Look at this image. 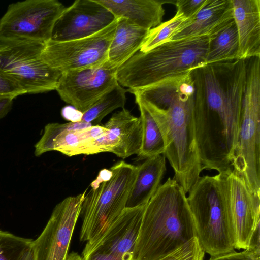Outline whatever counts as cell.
<instances>
[{
  "label": "cell",
  "mask_w": 260,
  "mask_h": 260,
  "mask_svg": "<svg viewBox=\"0 0 260 260\" xmlns=\"http://www.w3.org/2000/svg\"><path fill=\"white\" fill-rule=\"evenodd\" d=\"M141 99L162 136L167 158L174 172L173 179L188 193L203 170L196 142L194 81L181 89L169 88L148 103Z\"/></svg>",
  "instance_id": "cell-1"
},
{
  "label": "cell",
  "mask_w": 260,
  "mask_h": 260,
  "mask_svg": "<svg viewBox=\"0 0 260 260\" xmlns=\"http://www.w3.org/2000/svg\"><path fill=\"white\" fill-rule=\"evenodd\" d=\"M196 237L182 187L168 178L147 203L137 239L135 260H159Z\"/></svg>",
  "instance_id": "cell-2"
},
{
  "label": "cell",
  "mask_w": 260,
  "mask_h": 260,
  "mask_svg": "<svg viewBox=\"0 0 260 260\" xmlns=\"http://www.w3.org/2000/svg\"><path fill=\"white\" fill-rule=\"evenodd\" d=\"M210 37L201 36L169 41L146 52H137L117 70L118 83L137 90L165 78L202 68Z\"/></svg>",
  "instance_id": "cell-3"
},
{
  "label": "cell",
  "mask_w": 260,
  "mask_h": 260,
  "mask_svg": "<svg viewBox=\"0 0 260 260\" xmlns=\"http://www.w3.org/2000/svg\"><path fill=\"white\" fill-rule=\"evenodd\" d=\"M229 170L200 176L187 197L196 237L211 256L235 251V231L228 194Z\"/></svg>",
  "instance_id": "cell-4"
},
{
  "label": "cell",
  "mask_w": 260,
  "mask_h": 260,
  "mask_svg": "<svg viewBox=\"0 0 260 260\" xmlns=\"http://www.w3.org/2000/svg\"><path fill=\"white\" fill-rule=\"evenodd\" d=\"M137 166L120 161L110 169L101 170L85 193L80 239L85 247L97 242L126 208L137 175Z\"/></svg>",
  "instance_id": "cell-5"
},
{
  "label": "cell",
  "mask_w": 260,
  "mask_h": 260,
  "mask_svg": "<svg viewBox=\"0 0 260 260\" xmlns=\"http://www.w3.org/2000/svg\"><path fill=\"white\" fill-rule=\"evenodd\" d=\"M232 170L260 197V57L249 59Z\"/></svg>",
  "instance_id": "cell-6"
},
{
  "label": "cell",
  "mask_w": 260,
  "mask_h": 260,
  "mask_svg": "<svg viewBox=\"0 0 260 260\" xmlns=\"http://www.w3.org/2000/svg\"><path fill=\"white\" fill-rule=\"evenodd\" d=\"M45 43L0 35V73L29 94L55 90L61 73L43 58Z\"/></svg>",
  "instance_id": "cell-7"
},
{
  "label": "cell",
  "mask_w": 260,
  "mask_h": 260,
  "mask_svg": "<svg viewBox=\"0 0 260 260\" xmlns=\"http://www.w3.org/2000/svg\"><path fill=\"white\" fill-rule=\"evenodd\" d=\"M117 23L116 18L101 31L85 38L62 42L50 40L45 44L43 58L61 73L101 66L107 60Z\"/></svg>",
  "instance_id": "cell-8"
},
{
  "label": "cell",
  "mask_w": 260,
  "mask_h": 260,
  "mask_svg": "<svg viewBox=\"0 0 260 260\" xmlns=\"http://www.w3.org/2000/svg\"><path fill=\"white\" fill-rule=\"evenodd\" d=\"M66 7L57 0H26L9 5L0 19V35L46 43Z\"/></svg>",
  "instance_id": "cell-9"
},
{
  "label": "cell",
  "mask_w": 260,
  "mask_h": 260,
  "mask_svg": "<svg viewBox=\"0 0 260 260\" xmlns=\"http://www.w3.org/2000/svg\"><path fill=\"white\" fill-rule=\"evenodd\" d=\"M87 190L55 206L41 234L32 241L34 260H66Z\"/></svg>",
  "instance_id": "cell-10"
},
{
  "label": "cell",
  "mask_w": 260,
  "mask_h": 260,
  "mask_svg": "<svg viewBox=\"0 0 260 260\" xmlns=\"http://www.w3.org/2000/svg\"><path fill=\"white\" fill-rule=\"evenodd\" d=\"M116 72L106 61L94 68L63 72L55 90L63 101L83 114L118 83Z\"/></svg>",
  "instance_id": "cell-11"
},
{
  "label": "cell",
  "mask_w": 260,
  "mask_h": 260,
  "mask_svg": "<svg viewBox=\"0 0 260 260\" xmlns=\"http://www.w3.org/2000/svg\"><path fill=\"white\" fill-rule=\"evenodd\" d=\"M147 204L126 208L97 242L84 247L82 260H135L136 245Z\"/></svg>",
  "instance_id": "cell-12"
},
{
  "label": "cell",
  "mask_w": 260,
  "mask_h": 260,
  "mask_svg": "<svg viewBox=\"0 0 260 260\" xmlns=\"http://www.w3.org/2000/svg\"><path fill=\"white\" fill-rule=\"evenodd\" d=\"M106 134L86 144L79 154L111 152L123 159L139 153L142 141V125L140 117L127 109L113 114L104 125Z\"/></svg>",
  "instance_id": "cell-13"
},
{
  "label": "cell",
  "mask_w": 260,
  "mask_h": 260,
  "mask_svg": "<svg viewBox=\"0 0 260 260\" xmlns=\"http://www.w3.org/2000/svg\"><path fill=\"white\" fill-rule=\"evenodd\" d=\"M115 19L96 0H76L66 8L56 21L51 40L62 42L85 38L101 31Z\"/></svg>",
  "instance_id": "cell-14"
},
{
  "label": "cell",
  "mask_w": 260,
  "mask_h": 260,
  "mask_svg": "<svg viewBox=\"0 0 260 260\" xmlns=\"http://www.w3.org/2000/svg\"><path fill=\"white\" fill-rule=\"evenodd\" d=\"M228 194L235 231V249L245 250L255 226L260 222V197L233 170L228 173Z\"/></svg>",
  "instance_id": "cell-15"
},
{
  "label": "cell",
  "mask_w": 260,
  "mask_h": 260,
  "mask_svg": "<svg viewBox=\"0 0 260 260\" xmlns=\"http://www.w3.org/2000/svg\"><path fill=\"white\" fill-rule=\"evenodd\" d=\"M239 39L237 60L260 57V0H232Z\"/></svg>",
  "instance_id": "cell-16"
},
{
  "label": "cell",
  "mask_w": 260,
  "mask_h": 260,
  "mask_svg": "<svg viewBox=\"0 0 260 260\" xmlns=\"http://www.w3.org/2000/svg\"><path fill=\"white\" fill-rule=\"evenodd\" d=\"M116 18H124L135 25L150 30L162 23L163 5L172 1L158 0H96Z\"/></svg>",
  "instance_id": "cell-17"
},
{
  "label": "cell",
  "mask_w": 260,
  "mask_h": 260,
  "mask_svg": "<svg viewBox=\"0 0 260 260\" xmlns=\"http://www.w3.org/2000/svg\"><path fill=\"white\" fill-rule=\"evenodd\" d=\"M233 19L232 0H208L191 22L170 41L213 36Z\"/></svg>",
  "instance_id": "cell-18"
},
{
  "label": "cell",
  "mask_w": 260,
  "mask_h": 260,
  "mask_svg": "<svg viewBox=\"0 0 260 260\" xmlns=\"http://www.w3.org/2000/svg\"><path fill=\"white\" fill-rule=\"evenodd\" d=\"M136 177L129 192L126 208L147 204L159 187L167 170L166 157L157 155L137 166Z\"/></svg>",
  "instance_id": "cell-19"
},
{
  "label": "cell",
  "mask_w": 260,
  "mask_h": 260,
  "mask_svg": "<svg viewBox=\"0 0 260 260\" xmlns=\"http://www.w3.org/2000/svg\"><path fill=\"white\" fill-rule=\"evenodd\" d=\"M148 31L124 18H117L116 29L109 48L107 62L117 70L140 50Z\"/></svg>",
  "instance_id": "cell-20"
},
{
  "label": "cell",
  "mask_w": 260,
  "mask_h": 260,
  "mask_svg": "<svg viewBox=\"0 0 260 260\" xmlns=\"http://www.w3.org/2000/svg\"><path fill=\"white\" fill-rule=\"evenodd\" d=\"M107 131L104 125L98 124L82 129L63 132L47 146L45 153L57 151L68 156L77 155L86 144L106 134Z\"/></svg>",
  "instance_id": "cell-21"
},
{
  "label": "cell",
  "mask_w": 260,
  "mask_h": 260,
  "mask_svg": "<svg viewBox=\"0 0 260 260\" xmlns=\"http://www.w3.org/2000/svg\"><path fill=\"white\" fill-rule=\"evenodd\" d=\"M239 50L238 31L234 19L210 37L206 65L223 61L237 60Z\"/></svg>",
  "instance_id": "cell-22"
},
{
  "label": "cell",
  "mask_w": 260,
  "mask_h": 260,
  "mask_svg": "<svg viewBox=\"0 0 260 260\" xmlns=\"http://www.w3.org/2000/svg\"><path fill=\"white\" fill-rule=\"evenodd\" d=\"M133 94L139 107L142 125V145L137 155L138 160H144L157 155L164 154L165 145L158 125L140 98L136 93Z\"/></svg>",
  "instance_id": "cell-23"
},
{
  "label": "cell",
  "mask_w": 260,
  "mask_h": 260,
  "mask_svg": "<svg viewBox=\"0 0 260 260\" xmlns=\"http://www.w3.org/2000/svg\"><path fill=\"white\" fill-rule=\"evenodd\" d=\"M127 92V89L117 83L82 114L80 120L92 125L99 124L102 120L113 110L123 108Z\"/></svg>",
  "instance_id": "cell-24"
},
{
  "label": "cell",
  "mask_w": 260,
  "mask_h": 260,
  "mask_svg": "<svg viewBox=\"0 0 260 260\" xmlns=\"http://www.w3.org/2000/svg\"><path fill=\"white\" fill-rule=\"evenodd\" d=\"M193 20L176 12L175 16L169 21L149 30L139 51L147 52L169 41L172 37L186 27Z\"/></svg>",
  "instance_id": "cell-25"
},
{
  "label": "cell",
  "mask_w": 260,
  "mask_h": 260,
  "mask_svg": "<svg viewBox=\"0 0 260 260\" xmlns=\"http://www.w3.org/2000/svg\"><path fill=\"white\" fill-rule=\"evenodd\" d=\"M32 241L0 230V260H20Z\"/></svg>",
  "instance_id": "cell-26"
},
{
  "label": "cell",
  "mask_w": 260,
  "mask_h": 260,
  "mask_svg": "<svg viewBox=\"0 0 260 260\" xmlns=\"http://www.w3.org/2000/svg\"><path fill=\"white\" fill-rule=\"evenodd\" d=\"M93 125L82 121L70 122L66 123H50L44 127L43 134L35 145V155L39 156L45 153V150L51 141L64 131L80 129Z\"/></svg>",
  "instance_id": "cell-27"
},
{
  "label": "cell",
  "mask_w": 260,
  "mask_h": 260,
  "mask_svg": "<svg viewBox=\"0 0 260 260\" xmlns=\"http://www.w3.org/2000/svg\"><path fill=\"white\" fill-rule=\"evenodd\" d=\"M205 251L197 237L159 260H203Z\"/></svg>",
  "instance_id": "cell-28"
},
{
  "label": "cell",
  "mask_w": 260,
  "mask_h": 260,
  "mask_svg": "<svg viewBox=\"0 0 260 260\" xmlns=\"http://www.w3.org/2000/svg\"><path fill=\"white\" fill-rule=\"evenodd\" d=\"M208 2V0H177L174 4L177 13L193 19Z\"/></svg>",
  "instance_id": "cell-29"
},
{
  "label": "cell",
  "mask_w": 260,
  "mask_h": 260,
  "mask_svg": "<svg viewBox=\"0 0 260 260\" xmlns=\"http://www.w3.org/2000/svg\"><path fill=\"white\" fill-rule=\"evenodd\" d=\"M26 93V91L16 82L0 73V96L15 99Z\"/></svg>",
  "instance_id": "cell-30"
},
{
  "label": "cell",
  "mask_w": 260,
  "mask_h": 260,
  "mask_svg": "<svg viewBox=\"0 0 260 260\" xmlns=\"http://www.w3.org/2000/svg\"><path fill=\"white\" fill-rule=\"evenodd\" d=\"M209 260H260V256L244 250L240 252L235 251L221 255L211 256Z\"/></svg>",
  "instance_id": "cell-31"
},
{
  "label": "cell",
  "mask_w": 260,
  "mask_h": 260,
  "mask_svg": "<svg viewBox=\"0 0 260 260\" xmlns=\"http://www.w3.org/2000/svg\"><path fill=\"white\" fill-rule=\"evenodd\" d=\"M260 222L257 223L250 237L247 251L260 256Z\"/></svg>",
  "instance_id": "cell-32"
},
{
  "label": "cell",
  "mask_w": 260,
  "mask_h": 260,
  "mask_svg": "<svg viewBox=\"0 0 260 260\" xmlns=\"http://www.w3.org/2000/svg\"><path fill=\"white\" fill-rule=\"evenodd\" d=\"M14 99L11 96H0V120L11 110Z\"/></svg>",
  "instance_id": "cell-33"
},
{
  "label": "cell",
  "mask_w": 260,
  "mask_h": 260,
  "mask_svg": "<svg viewBox=\"0 0 260 260\" xmlns=\"http://www.w3.org/2000/svg\"><path fill=\"white\" fill-rule=\"evenodd\" d=\"M20 260H34V254L31 247L25 252Z\"/></svg>",
  "instance_id": "cell-34"
}]
</instances>
